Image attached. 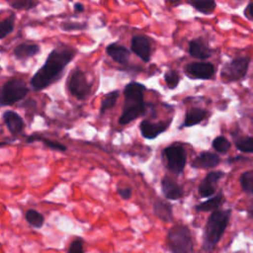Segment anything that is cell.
<instances>
[{"label":"cell","instance_id":"11","mask_svg":"<svg viewBox=\"0 0 253 253\" xmlns=\"http://www.w3.org/2000/svg\"><path fill=\"white\" fill-rule=\"evenodd\" d=\"M170 122H158L152 123L148 120H144L140 123V131L143 137L147 139H152L156 137L159 133L165 131L169 126Z\"/></svg>","mask_w":253,"mask_h":253},{"label":"cell","instance_id":"14","mask_svg":"<svg viewBox=\"0 0 253 253\" xmlns=\"http://www.w3.org/2000/svg\"><path fill=\"white\" fill-rule=\"evenodd\" d=\"M161 188L164 196L169 200H178L183 196V190L173 179L165 176L161 180Z\"/></svg>","mask_w":253,"mask_h":253},{"label":"cell","instance_id":"22","mask_svg":"<svg viewBox=\"0 0 253 253\" xmlns=\"http://www.w3.org/2000/svg\"><path fill=\"white\" fill-rule=\"evenodd\" d=\"M41 141L42 142L44 145H46L48 148L50 149H53V150H59V151H65L67 149V147L56 141V140H52V139H49L47 137H44V136H42V135H39V134H32L30 136L27 137V142L31 143V142H34V141Z\"/></svg>","mask_w":253,"mask_h":253},{"label":"cell","instance_id":"10","mask_svg":"<svg viewBox=\"0 0 253 253\" xmlns=\"http://www.w3.org/2000/svg\"><path fill=\"white\" fill-rule=\"evenodd\" d=\"M186 72L194 78L210 79L214 73V67L210 62H191L185 67Z\"/></svg>","mask_w":253,"mask_h":253},{"label":"cell","instance_id":"24","mask_svg":"<svg viewBox=\"0 0 253 253\" xmlns=\"http://www.w3.org/2000/svg\"><path fill=\"white\" fill-rule=\"evenodd\" d=\"M25 217H26V220L28 221V223L36 228H41L44 222L43 215L41 212L37 211L36 210H32V209L28 210L26 211Z\"/></svg>","mask_w":253,"mask_h":253},{"label":"cell","instance_id":"36","mask_svg":"<svg viewBox=\"0 0 253 253\" xmlns=\"http://www.w3.org/2000/svg\"><path fill=\"white\" fill-rule=\"evenodd\" d=\"M247 12L249 13V15L251 17H253V2L250 3L248 6H247Z\"/></svg>","mask_w":253,"mask_h":253},{"label":"cell","instance_id":"33","mask_svg":"<svg viewBox=\"0 0 253 253\" xmlns=\"http://www.w3.org/2000/svg\"><path fill=\"white\" fill-rule=\"evenodd\" d=\"M68 253H83V241L81 239H75L69 246Z\"/></svg>","mask_w":253,"mask_h":253},{"label":"cell","instance_id":"28","mask_svg":"<svg viewBox=\"0 0 253 253\" xmlns=\"http://www.w3.org/2000/svg\"><path fill=\"white\" fill-rule=\"evenodd\" d=\"M240 185L245 193L253 194V171H246L240 176Z\"/></svg>","mask_w":253,"mask_h":253},{"label":"cell","instance_id":"13","mask_svg":"<svg viewBox=\"0 0 253 253\" xmlns=\"http://www.w3.org/2000/svg\"><path fill=\"white\" fill-rule=\"evenodd\" d=\"M3 121L9 131L16 135L24 130L25 123L23 119L14 111H6L3 114Z\"/></svg>","mask_w":253,"mask_h":253},{"label":"cell","instance_id":"21","mask_svg":"<svg viewBox=\"0 0 253 253\" xmlns=\"http://www.w3.org/2000/svg\"><path fill=\"white\" fill-rule=\"evenodd\" d=\"M223 202V195L221 193L217 194L213 198L209 199L208 201L199 204L196 206V210L198 211H214L218 210L220 205Z\"/></svg>","mask_w":253,"mask_h":253},{"label":"cell","instance_id":"4","mask_svg":"<svg viewBox=\"0 0 253 253\" xmlns=\"http://www.w3.org/2000/svg\"><path fill=\"white\" fill-rule=\"evenodd\" d=\"M169 253H194V241L190 229L183 224L174 225L167 235Z\"/></svg>","mask_w":253,"mask_h":253},{"label":"cell","instance_id":"32","mask_svg":"<svg viewBox=\"0 0 253 253\" xmlns=\"http://www.w3.org/2000/svg\"><path fill=\"white\" fill-rule=\"evenodd\" d=\"M60 28L63 31H81L87 28V23H79V22H63L60 25Z\"/></svg>","mask_w":253,"mask_h":253},{"label":"cell","instance_id":"31","mask_svg":"<svg viewBox=\"0 0 253 253\" xmlns=\"http://www.w3.org/2000/svg\"><path fill=\"white\" fill-rule=\"evenodd\" d=\"M164 79H165V82H166L168 88H170V89L176 88V86L178 85V83L180 81L178 73L174 70L167 71L164 75Z\"/></svg>","mask_w":253,"mask_h":253},{"label":"cell","instance_id":"1","mask_svg":"<svg viewBox=\"0 0 253 253\" xmlns=\"http://www.w3.org/2000/svg\"><path fill=\"white\" fill-rule=\"evenodd\" d=\"M76 49L67 44L56 46L47 56L43 65L31 78V86L35 91L43 90L61 76L67 64L74 58Z\"/></svg>","mask_w":253,"mask_h":253},{"label":"cell","instance_id":"20","mask_svg":"<svg viewBox=\"0 0 253 253\" xmlns=\"http://www.w3.org/2000/svg\"><path fill=\"white\" fill-rule=\"evenodd\" d=\"M208 112L201 108H192L186 112L185 121L182 126H192L204 121L208 117Z\"/></svg>","mask_w":253,"mask_h":253},{"label":"cell","instance_id":"3","mask_svg":"<svg viewBox=\"0 0 253 253\" xmlns=\"http://www.w3.org/2000/svg\"><path fill=\"white\" fill-rule=\"evenodd\" d=\"M231 215L230 210H216L210 215L205 231L203 248L208 253H211L223 235Z\"/></svg>","mask_w":253,"mask_h":253},{"label":"cell","instance_id":"25","mask_svg":"<svg viewBox=\"0 0 253 253\" xmlns=\"http://www.w3.org/2000/svg\"><path fill=\"white\" fill-rule=\"evenodd\" d=\"M119 98V91H112L110 93H108L102 103H101V107H100V113L104 114L107 111L113 109L117 103V100Z\"/></svg>","mask_w":253,"mask_h":253},{"label":"cell","instance_id":"26","mask_svg":"<svg viewBox=\"0 0 253 253\" xmlns=\"http://www.w3.org/2000/svg\"><path fill=\"white\" fill-rule=\"evenodd\" d=\"M15 26V16L11 14L8 18L0 21V40L6 38L13 30Z\"/></svg>","mask_w":253,"mask_h":253},{"label":"cell","instance_id":"18","mask_svg":"<svg viewBox=\"0 0 253 253\" xmlns=\"http://www.w3.org/2000/svg\"><path fill=\"white\" fill-rule=\"evenodd\" d=\"M189 52L192 56L199 59H207L211 56V50L202 39H196L190 42Z\"/></svg>","mask_w":253,"mask_h":253},{"label":"cell","instance_id":"30","mask_svg":"<svg viewBox=\"0 0 253 253\" xmlns=\"http://www.w3.org/2000/svg\"><path fill=\"white\" fill-rule=\"evenodd\" d=\"M212 147L217 152L224 153L230 148V142L223 136H217L212 141Z\"/></svg>","mask_w":253,"mask_h":253},{"label":"cell","instance_id":"38","mask_svg":"<svg viewBox=\"0 0 253 253\" xmlns=\"http://www.w3.org/2000/svg\"><path fill=\"white\" fill-rule=\"evenodd\" d=\"M234 253H244V252L241 251V250H239V251H236V252H234Z\"/></svg>","mask_w":253,"mask_h":253},{"label":"cell","instance_id":"34","mask_svg":"<svg viewBox=\"0 0 253 253\" xmlns=\"http://www.w3.org/2000/svg\"><path fill=\"white\" fill-rule=\"evenodd\" d=\"M118 193H119V195L124 199V200H128L130 197H131V189L130 188H125V187H123V188H121V187H119L118 188Z\"/></svg>","mask_w":253,"mask_h":253},{"label":"cell","instance_id":"15","mask_svg":"<svg viewBox=\"0 0 253 253\" xmlns=\"http://www.w3.org/2000/svg\"><path fill=\"white\" fill-rule=\"evenodd\" d=\"M110 57L119 64H126L129 59V50L119 43H111L106 48Z\"/></svg>","mask_w":253,"mask_h":253},{"label":"cell","instance_id":"12","mask_svg":"<svg viewBox=\"0 0 253 253\" xmlns=\"http://www.w3.org/2000/svg\"><path fill=\"white\" fill-rule=\"evenodd\" d=\"M223 172L221 171H212L210 172L203 182L199 186V193L203 198H207L214 194L215 186L217 181L223 177Z\"/></svg>","mask_w":253,"mask_h":253},{"label":"cell","instance_id":"8","mask_svg":"<svg viewBox=\"0 0 253 253\" xmlns=\"http://www.w3.org/2000/svg\"><path fill=\"white\" fill-rule=\"evenodd\" d=\"M164 155L167 160L168 169L175 173H181L186 165L187 154L184 147L180 144H173L164 149Z\"/></svg>","mask_w":253,"mask_h":253},{"label":"cell","instance_id":"23","mask_svg":"<svg viewBox=\"0 0 253 253\" xmlns=\"http://www.w3.org/2000/svg\"><path fill=\"white\" fill-rule=\"evenodd\" d=\"M190 5H192L197 11L203 13V14H211L214 11L216 7V3L214 1L211 0H199V1H193L189 2Z\"/></svg>","mask_w":253,"mask_h":253},{"label":"cell","instance_id":"5","mask_svg":"<svg viewBox=\"0 0 253 253\" xmlns=\"http://www.w3.org/2000/svg\"><path fill=\"white\" fill-rule=\"evenodd\" d=\"M29 90L23 79L12 78L8 80L0 90V105L10 106L21 101L29 93Z\"/></svg>","mask_w":253,"mask_h":253},{"label":"cell","instance_id":"37","mask_svg":"<svg viewBox=\"0 0 253 253\" xmlns=\"http://www.w3.org/2000/svg\"><path fill=\"white\" fill-rule=\"evenodd\" d=\"M248 215H249L250 217H252V218H253V210L248 211Z\"/></svg>","mask_w":253,"mask_h":253},{"label":"cell","instance_id":"9","mask_svg":"<svg viewBox=\"0 0 253 253\" xmlns=\"http://www.w3.org/2000/svg\"><path fill=\"white\" fill-rule=\"evenodd\" d=\"M131 50L143 61L148 62L151 54V42L145 36L137 35L131 39Z\"/></svg>","mask_w":253,"mask_h":253},{"label":"cell","instance_id":"7","mask_svg":"<svg viewBox=\"0 0 253 253\" xmlns=\"http://www.w3.org/2000/svg\"><path fill=\"white\" fill-rule=\"evenodd\" d=\"M249 61V57L243 56L237 57L230 62L225 63L221 69V78L223 81L231 82L243 78L247 72Z\"/></svg>","mask_w":253,"mask_h":253},{"label":"cell","instance_id":"27","mask_svg":"<svg viewBox=\"0 0 253 253\" xmlns=\"http://www.w3.org/2000/svg\"><path fill=\"white\" fill-rule=\"evenodd\" d=\"M8 4L16 10H32L39 5V1L33 0H10Z\"/></svg>","mask_w":253,"mask_h":253},{"label":"cell","instance_id":"29","mask_svg":"<svg viewBox=\"0 0 253 253\" xmlns=\"http://www.w3.org/2000/svg\"><path fill=\"white\" fill-rule=\"evenodd\" d=\"M235 146L237 149L243 152L253 153V137L252 136L240 137L235 140Z\"/></svg>","mask_w":253,"mask_h":253},{"label":"cell","instance_id":"16","mask_svg":"<svg viewBox=\"0 0 253 253\" xmlns=\"http://www.w3.org/2000/svg\"><path fill=\"white\" fill-rule=\"evenodd\" d=\"M220 162L217 154L211 152H202L193 162L192 166L195 168H213Z\"/></svg>","mask_w":253,"mask_h":253},{"label":"cell","instance_id":"17","mask_svg":"<svg viewBox=\"0 0 253 253\" xmlns=\"http://www.w3.org/2000/svg\"><path fill=\"white\" fill-rule=\"evenodd\" d=\"M40 50H41L40 46L36 43L22 42L14 48V55L17 59L24 60L32 56H35L40 52Z\"/></svg>","mask_w":253,"mask_h":253},{"label":"cell","instance_id":"19","mask_svg":"<svg viewBox=\"0 0 253 253\" xmlns=\"http://www.w3.org/2000/svg\"><path fill=\"white\" fill-rule=\"evenodd\" d=\"M154 214L164 222H170L173 219L172 206L164 201H156L153 205Z\"/></svg>","mask_w":253,"mask_h":253},{"label":"cell","instance_id":"35","mask_svg":"<svg viewBox=\"0 0 253 253\" xmlns=\"http://www.w3.org/2000/svg\"><path fill=\"white\" fill-rule=\"evenodd\" d=\"M73 8H74V10H75L76 12H83V11H84V6H83V4H81V3H75L74 6H73Z\"/></svg>","mask_w":253,"mask_h":253},{"label":"cell","instance_id":"6","mask_svg":"<svg viewBox=\"0 0 253 253\" xmlns=\"http://www.w3.org/2000/svg\"><path fill=\"white\" fill-rule=\"evenodd\" d=\"M67 88L70 94L78 100H85L92 89L85 73L80 69H74L68 76Z\"/></svg>","mask_w":253,"mask_h":253},{"label":"cell","instance_id":"2","mask_svg":"<svg viewBox=\"0 0 253 253\" xmlns=\"http://www.w3.org/2000/svg\"><path fill=\"white\" fill-rule=\"evenodd\" d=\"M144 92L145 87L137 82H130L125 87V103L122 115L119 119V123L121 125H127L145 113L146 107L143 102Z\"/></svg>","mask_w":253,"mask_h":253}]
</instances>
